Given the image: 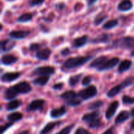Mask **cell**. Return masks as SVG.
Returning <instances> with one entry per match:
<instances>
[{"label": "cell", "instance_id": "obj_41", "mask_svg": "<svg viewBox=\"0 0 134 134\" xmlns=\"http://www.w3.org/2000/svg\"><path fill=\"white\" fill-rule=\"evenodd\" d=\"M44 2H45V0H32V1L30 2V5H31V6L40 5H42Z\"/></svg>", "mask_w": 134, "mask_h": 134}, {"label": "cell", "instance_id": "obj_15", "mask_svg": "<svg viewBox=\"0 0 134 134\" xmlns=\"http://www.w3.org/2000/svg\"><path fill=\"white\" fill-rule=\"evenodd\" d=\"M18 60V58L13 55L11 54H6L2 56L1 59V62L4 65H11L14 63H16Z\"/></svg>", "mask_w": 134, "mask_h": 134}, {"label": "cell", "instance_id": "obj_48", "mask_svg": "<svg viewBox=\"0 0 134 134\" xmlns=\"http://www.w3.org/2000/svg\"><path fill=\"white\" fill-rule=\"evenodd\" d=\"M18 134H29V131L28 130H25V131H22Z\"/></svg>", "mask_w": 134, "mask_h": 134}, {"label": "cell", "instance_id": "obj_19", "mask_svg": "<svg viewBox=\"0 0 134 134\" xmlns=\"http://www.w3.org/2000/svg\"><path fill=\"white\" fill-rule=\"evenodd\" d=\"M100 111H94L93 112H90V113H88V114H86L83 115L82 117V120L85 122H88L90 123V122L97 119L99 118L100 116Z\"/></svg>", "mask_w": 134, "mask_h": 134}, {"label": "cell", "instance_id": "obj_7", "mask_svg": "<svg viewBox=\"0 0 134 134\" xmlns=\"http://www.w3.org/2000/svg\"><path fill=\"white\" fill-rule=\"evenodd\" d=\"M45 104V100L42 99H37L32 100L27 106V111H35L37 110H42Z\"/></svg>", "mask_w": 134, "mask_h": 134}, {"label": "cell", "instance_id": "obj_38", "mask_svg": "<svg viewBox=\"0 0 134 134\" xmlns=\"http://www.w3.org/2000/svg\"><path fill=\"white\" fill-rule=\"evenodd\" d=\"M92 82V78L90 76H86L85 78H83L82 81V84L85 86H90V84Z\"/></svg>", "mask_w": 134, "mask_h": 134}, {"label": "cell", "instance_id": "obj_22", "mask_svg": "<svg viewBox=\"0 0 134 134\" xmlns=\"http://www.w3.org/2000/svg\"><path fill=\"white\" fill-rule=\"evenodd\" d=\"M132 61L130 60H122L119 66V68H118V71L119 73H122L124 71H126L128 70H130L132 67Z\"/></svg>", "mask_w": 134, "mask_h": 134}, {"label": "cell", "instance_id": "obj_4", "mask_svg": "<svg viewBox=\"0 0 134 134\" xmlns=\"http://www.w3.org/2000/svg\"><path fill=\"white\" fill-rule=\"evenodd\" d=\"M55 73V68L50 66H45V67H39L35 68L32 75H51Z\"/></svg>", "mask_w": 134, "mask_h": 134}, {"label": "cell", "instance_id": "obj_40", "mask_svg": "<svg viewBox=\"0 0 134 134\" xmlns=\"http://www.w3.org/2000/svg\"><path fill=\"white\" fill-rule=\"evenodd\" d=\"M13 122H9V123H6L5 125H4V126H2V127H1V134H3V133L5 131V130H7L11 126H13Z\"/></svg>", "mask_w": 134, "mask_h": 134}, {"label": "cell", "instance_id": "obj_3", "mask_svg": "<svg viewBox=\"0 0 134 134\" xmlns=\"http://www.w3.org/2000/svg\"><path fill=\"white\" fill-rule=\"evenodd\" d=\"M97 94V90L95 86H89L86 89L81 90L78 95L80 98L84 100L91 99Z\"/></svg>", "mask_w": 134, "mask_h": 134}, {"label": "cell", "instance_id": "obj_42", "mask_svg": "<svg viewBox=\"0 0 134 134\" xmlns=\"http://www.w3.org/2000/svg\"><path fill=\"white\" fill-rule=\"evenodd\" d=\"M39 47H40V46H39L38 44L33 43V44L30 45L29 49H30V50H31V51H38V49H39Z\"/></svg>", "mask_w": 134, "mask_h": 134}, {"label": "cell", "instance_id": "obj_33", "mask_svg": "<svg viewBox=\"0 0 134 134\" xmlns=\"http://www.w3.org/2000/svg\"><path fill=\"white\" fill-rule=\"evenodd\" d=\"M81 103H82V100L79 99V95H78L77 97H75V98H74V99H72V100H68V101H67V104H68V105H70V106H72V107L79 106V105L81 104Z\"/></svg>", "mask_w": 134, "mask_h": 134}, {"label": "cell", "instance_id": "obj_2", "mask_svg": "<svg viewBox=\"0 0 134 134\" xmlns=\"http://www.w3.org/2000/svg\"><path fill=\"white\" fill-rule=\"evenodd\" d=\"M134 47V37L125 36L116 39L111 44V48L114 49H132Z\"/></svg>", "mask_w": 134, "mask_h": 134}, {"label": "cell", "instance_id": "obj_51", "mask_svg": "<svg viewBox=\"0 0 134 134\" xmlns=\"http://www.w3.org/2000/svg\"><path fill=\"white\" fill-rule=\"evenodd\" d=\"M133 30H134V27H133Z\"/></svg>", "mask_w": 134, "mask_h": 134}, {"label": "cell", "instance_id": "obj_1", "mask_svg": "<svg viewBox=\"0 0 134 134\" xmlns=\"http://www.w3.org/2000/svg\"><path fill=\"white\" fill-rule=\"evenodd\" d=\"M93 58L92 56H86V57H71L65 60L63 64V67L66 69H73L80 66H82L86 63H87L90 60Z\"/></svg>", "mask_w": 134, "mask_h": 134}, {"label": "cell", "instance_id": "obj_29", "mask_svg": "<svg viewBox=\"0 0 134 134\" xmlns=\"http://www.w3.org/2000/svg\"><path fill=\"white\" fill-rule=\"evenodd\" d=\"M82 76V74H79V75H73V76H71L69 80H68V82L70 84L71 86H76L79 81H80V79L81 77Z\"/></svg>", "mask_w": 134, "mask_h": 134}, {"label": "cell", "instance_id": "obj_36", "mask_svg": "<svg viewBox=\"0 0 134 134\" xmlns=\"http://www.w3.org/2000/svg\"><path fill=\"white\" fill-rule=\"evenodd\" d=\"M75 125L74 124H71V125H69L66 127H64L63 130H61L60 132H58L56 134H70V133L71 132L72 129L74 128Z\"/></svg>", "mask_w": 134, "mask_h": 134}, {"label": "cell", "instance_id": "obj_25", "mask_svg": "<svg viewBox=\"0 0 134 134\" xmlns=\"http://www.w3.org/2000/svg\"><path fill=\"white\" fill-rule=\"evenodd\" d=\"M60 123V122H49L48 124H46L44 128L40 131L39 134H47L49 133L51 130H53L56 126L59 125Z\"/></svg>", "mask_w": 134, "mask_h": 134}, {"label": "cell", "instance_id": "obj_18", "mask_svg": "<svg viewBox=\"0 0 134 134\" xmlns=\"http://www.w3.org/2000/svg\"><path fill=\"white\" fill-rule=\"evenodd\" d=\"M111 38V35L109 34H107V33H104V34H101L100 35L96 37L95 38L92 39L90 41L91 43H107L108 42H109Z\"/></svg>", "mask_w": 134, "mask_h": 134}, {"label": "cell", "instance_id": "obj_34", "mask_svg": "<svg viewBox=\"0 0 134 134\" xmlns=\"http://www.w3.org/2000/svg\"><path fill=\"white\" fill-rule=\"evenodd\" d=\"M103 105V101L102 100H96L93 103H91L89 105V109L90 110H95L99 108H100Z\"/></svg>", "mask_w": 134, "mask_h": 134}, {"label": "cell", "instance_id": "obj_13", "mask_svg": "<svg viewBox=\"0 0 134 134\" xmlns=\"http://www.w3.org/2000/svg\"><path fill=\"white\" fill-rule=\"evenodd\" d=\"M15 45H16V43L13 40H9V39L2 40L1 42V49H2V52H8L9 50H11L15 46Z\"/></svg>", "mask_w": 134, "mask_h": 134}, {"label": "cell", "instance_id": "obj_28", "mask_svg": "<svg viewBox=\"0 0 134 134\" xmlns=\"http://www.w3.org/2000/svg\"><path fill=\"white\" fill-rule=\"evenodd\" d=\"M78 97V94H77L75 92L72 91V90H71V91H67V92H65V93H62V94L60 95V97H61L62 99L66 100V101L71 100H72V99H74V98H75V97Z\"/></svg>", "mask_w": 134, "mask_h": 134}, {"label": "cell", "instance_id": "obj_45", "mask_svg": "<svg viewBox=\"0 0 134 134\" xmlns=\"http://www.w3.org/2000/svg\"><path fill=\"white\" fill-rule=\"evenodd\" d=\"M113 133H114V128L111 127L108 130H107L105 132H104L102 134H113Z\"/></svg>", "mask_w": 134, "mask_h": 134}, {"label": "cell", "instance_id": "obj_44", "mask_svg": "<svg viewBox=\"0 0 134 134\" xmlns=\"http://www.w3.org/2000/svg\"><path fill=\"white\" fill-rule=\"evenodd\" d=\"M61 54H62L63 56H64V57L69 55V54H70V49H69L68 48H66V49H63V50L61 51Z\"/></svg>", "mask_w": 134, "mask_h": 134}, {"label": "cell", "instance_id": "obj_37", "mask_svg": "<svg viewBox=\"0 0 134 134\" xmlns=\"http://www.w3.org/2000/svg\"><path fill=\"white\" fill-rule=\"evenodd\" d=\"M122 103L124 104H134V97L125 95L122 97Z\"/></svg>", "mask_w": 134, "mask_h": 134}, {"label": "cell", "instance_id": "obj_35", "mask_svg": "<svg viewBox=\"0 0 134 134\" xmlns=\"http://www.w3.org/2000/svg\"><path fill=\"white\" fill-rule=\"evenodd\" d=\"M100 125H101V120L98 118V119L90 122L89 123V127L91 129H96V128H98L99 126H100Z\"/></svg>", "mask_w": 134, "mask_h": 134}, {"label": "cell", "instance_id": "obj_10", "mask_svg": "<svg viewBox=\"0 0 134 134\" xmlns=\"http://www.w3.org/2000/svg\"><path fill=\"white\" fill-rule=\"evenodd\" d=\"M119 107V101L117 100H115L113 102L111 103V104L109 105L108 110L106 111V113H105V118L107 119H111L114 115L115 114L116 111H117V108Z\"/></svg>", "mask_w": 134, "mask_h": 134}, {"label": "cell", "instance_id": "obj_47", "mask_svg": "<svg viewBox=\"0 0 134 134\" xmlns=\"http://www.w3.org/2000/svg\"><path fill=\"white\" fill-rule=\"evenodd\" d=\"M97 1V0H90V1H89V2H88V4H89V5L90 6V5H92L93 3H95Z\"/></svg>", "mask_w": 134, "mask_h": 134}, {"label": "cell", "instance_id": "obj_12", "mask_svg": "<svg viewBox=\"0 0 134 134\" xmlns=\"http://www.w3.org/2000/svg\"><path fill=\"white\" fill-rule=\"evenodd\" d=\"M67 112V109L64 106H62L59 108H54L53 109L49 115L51 116V118L53 119H57V118H60L63 115H64Z\"/></svg>", "mask_w": 134, "mask_h": 134}, {"label": "cell", "instance_id": "obj_11", "mask_svg": "<svg viewBox=\"0 0 134 134\" xmlns=\"http://www.w3.org/2000/svg\"><path fill=\"white\" fill-rule=\"evenodd\" d=\"M51 55V51L50 49L46 48V49H42L40 50H38L36 52L35 57L37 59L41 60H46L49 59V57Z\"/></svg>", "mask_w": 134, "mask_h": 134}, {"label": "cell", "instance_id": "obj_8", "mask_svg": "<svg viewBox=\"0 0 134 134\" xmlns=\"http://www.w3.org/2000/svg\"><path fill=\"white\" fill-rule=\"evenodd\" d=\"M30 34L31 32L29 31L20 30V31H13L9 32V36L13 39H23L27 38Z\"/></svg>", "mask_w": 134, "mask_h": 134}, {"label": "cell", "instance_id": "obj_30", "mask_svg": "<svg viewBox=\"0 0 134 134\" xmlns=\"http://www.w3.org/2000/svg\"><path fill=\"white\" fill-rule=\"evenodd\" d=\"M31 20H32V14L27 13H24L21 16H20L17 19V21L20 22V23H25V22H28Z\"/></svg>", "mask_w": 134, "mask_h": 134}, {"label": "cell", "instance_id": "obj_26", "mask_svg": "<svg viewBox=\"0 0 134 134\" xmlns=\"http://www.w3.org/2000/svg\"><path fill=\"white\" fill-rule=\"evenodd\" d=\"M22 104L21 100H10L9 103H8L7 106H6V110L7 111H13L15 109H16L17 108L20 107Z\"/></svg>", "mask_w": 134, "mask_h": 134}, {"label": "cell", "instance_id": "obj_32", "mask_svg": "<svg viewBox=\"0 0 134 134\" xmlns=\"http://www.w3.org/2000/svg\"><path fill=\"white\" fill-rule=\"evenodd\" d=\"M107 18H108V15H106L104 13H100L96 16V18L94 20V24L95 25H99L101 23H103Z\"/></svg>", "mask_w": 134, "mask_h": 134}, {"label": "cell", "instance_id": "obj_43", "mask_svg": "<svg viewBox=\"0 0 134 134\" xmlns=\"http://www.w3.org/2000/svg\"><path fill=\"white\" fill-rule=\"evenodd\" d=\"M64 86V82H58V83H56L53 86V90H61Z\"/></svg>", "mask_w": 134, "mask_h": 134}, {"label": "cell", "instance_id": "obj_6", "mask_svg": "<svg viewBox=\"0 0 134 134\" xmlns=\"http://www.w3.org/2000/svg\"><path fill=\"white\" fill-rule=\"evenodd\" d=\"M15 89L16 90V91L18 92V93H28L31 91V86H30V84L27 82L23 81V82H20L19 83L16 84L14 86Z\"/></svg>", "mask_w": 134, "mask_h": 134}, {"label": "cell", "instance_id": "obj_31", "mask_svg": "<svg viewBox=\"0 0 134 134\" xmlns=\"http://www.w3.org/2000/svg\"><path fill=\"white\" fill-rule=\"evenodd\" d=\"M119 24V21L118 20H108L107 21L104 26H103V28L104 29H111V28H113L115 27H116L117 25Z\"/></svg>", "mask_w": 134, "mask_h": 134}, {"label": "cell", "instance_id": "obj_50", "mask_svg": "<svg viewBox=\"0 0 134 134\" xmlns=\"http://www.w3.org/2000/svg\"><path fill=\"white\" fill-rule=\"evenodd\" d=\"M130 128H131V130H134V120L133 121V122L131 123V125H130Z\"/></svg>", "mask_w": 134, "mask_h": 134}, {"label": "cell", "instance_id": "obj_5", "mask_svg": "<svg viewBox=\"0 0 134 134\" xmlns=\"http://www.w3.org/2000/svg\"><path fill=\"white\" fill-rule=\"evenodd\" d=\"M120 60L118 57H113L111 58L109 60H108L107 61H105L100 67H99L97 68V70L99 71H106V70H110L112 69L113 68H115L116 65H118V64L119 63Z\"/></svg>", "mask_w": 134, "mask_h": 134}, {"label": "cell", "instance_id": "obj_49", "mask_svg": "<svg viewBox=\"0 0 134 134\" xmlns=\"http://www.w3.org/2000/svg\"><path fill=\"white\" fill-rule=\"evenodd\" d=\"M130 115L134 117V108H133V109L131 110V111H130Z\"/></svg>", "mask_w": 134, "mask_h": 134}, {"label": "cell", "instance_id": "obj_17", "mask_svg": "<svg viewBox=\"0 0 134 134\" xmlns=\"http://www.w3.org/2000/svg\"><path fill=\"white\" fill-rule=\"evenodd\" d=\"M18 92L16 91V90L15 89L14 86L9 87L5 93V98L7 100H14V98L16 97V96L18 95Z\"/></svg>", "mask_w": 134, "mask_h": 134}, {"label": "cell", "instance_id": "obj_46", "mask_svg": "<svg viewBox=\"0 0 134 134\" xmlns=\"http://www.w3.org/2000/svg\"><path fill=\"white\" fill-rule=\"evenodd\" d=\"M56 6H57V8H59L60 9H64V3H60V4H57Z\"/></svg>", "mask_w": 134, "mask_h": 134}, {"label": "cell", "instance_id": "obj_27", "mask_svg": "<svg viewBox=\"0 0 134 134\" xmlns=\"http://www.w3.org/2000/svg\"><path fill=\"white\" fill-rule=\"evenodd\" d=\"M22 118H23V115L20 112H13L7 115V119L11 122L20 121L22 119Z\"/></svg>", "mask_w": 134, "mask_h": 134}, {"label": "cell", "instance_id": "obj_39", "mask_svg": "<svg viewBox=\"0 0 134 134\" xmlns=\"http://www.w3.org/2000/svg\"><path fill=\"white\" fill-rule=\"evenodd\" d=\"M75 134H92L91 133H90L88 130H85L84 128H82V127H79L76 130Z\"/></svg>", "mask_w": 134, "mask_h": 134}, {"label": "cell", "instance_id": "obj_14", "mask_svg": "<svg viewBox=\"0 0 134 134\" xmlns=\"http://www.w3.org/2000/svg\"><path fill=\"white\" fill-rule=\"evenodd\" d=\"M124 88H126V85L124 84V82H122L120 83L119 85L115 86H114L113 88H111V89L108 92L107 95H108V97H110V98H111V97H113L116 96L117 94H119V93L122 91V90L124 89Z\"/></svg>", "mask_w": 134, "mask_h": 134}, {"label": "cell", "instance_id": "obj_20", "mask_svg": "<svg viewBox=\"0 0 134 134\" xmlns=\"http://www.w3.org/2000/svg\"><path fill=\"white\" fill-rule=\"evenodd\" d=\"M107 60H108V57L106 56H100V57H97V59L93 60L91 62V64H90V68H98L99 67H100Z\"/></svg>", "mask_w": 134, "mask_h": 134}, {"label": "cell", "instance_id": "obj_23", "mask_svg": "<svg viewBox=\"0 0 134 134\" xmlns=\"http://www.w3.org/2000/svg\"><path fill=\"white\" fill-rule=\"evenodd\" d=\"M130 116H131V115H130V114L128 111H122L118 115V116L116 117V119H115V122L116 124L122 123L123 122L128 120V119H130Z\"/></svg>", "mask_w": 134, "mask_h": 134}, {"label": "cell", "instance_id": "obj_9", "mask_svg": "<svg viewBox=\"0 0 134 134\" xmlns=\"http://www.w3.org/2000/svg\"><path fill=\"white\" fill-rule=\"evenodd\" d=\"M20 76V72H7L2 75L1 80L3 82H10L16 80Z\"/></svg>", "mask_w": 134, "mask_h": 134}, {"label": "cell", "instance_id": "obj_24", "mask_svg": "<svg viewBox=\"0 0 134 134\" xmlns=\"http://www.w3.org/2000/svg\"><path fill=\"white\" fill-rule=\"evenodd\" d=\"M49 80V76L48 75H42L41 77L36 78L35 79L33 80V84L34 85H38V86H43L47 84V82Z\"/></svg>", "mask_w": 134, "mask_h": 134}, {"label": "cell", "instance_id": "obj_16", "mask_svg": "<svg viewBox=\"0 0 134 134\" xmlns=\"http://www.w3.org/2000/svg\"><path fill=\"white\" fill-rule=\"evenodd\" d=\"M88 39H89V37L88 35H82L79 38H75L74 41H73V43H72V46L74 48H79V47H82L83 46H85L87 42H88Z\"/></svg>", "mask_w": 134, "mask_h": 134}, {"label": "cell", "instance_id": "obj_21", "mask_svg": "<svg viewBox=\"0 0 134 134\" xmlns=\"http://www.w3.org/2000/svg\"><path fill=\"white\" fill-rule=\"evenodd\" d=\"M133 8V2L130 0H122L118 5V9L120 11H129Z\"/></svg>", "mask_w": 134, "mask_h": 134}]
</instances>
